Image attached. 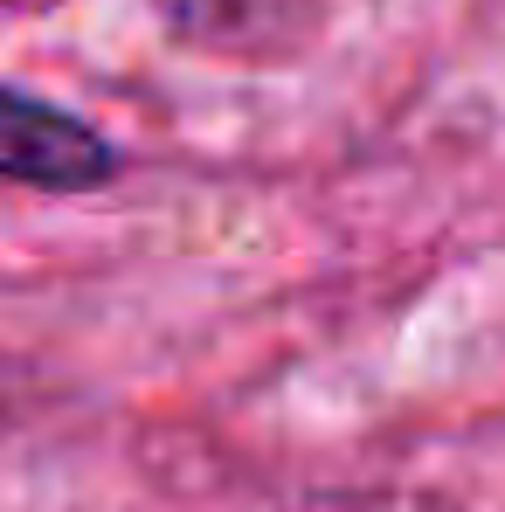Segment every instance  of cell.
Listing matches in <instances>:
<instances>
[{
    "label": "cell",
    "mask_w": 505,
    "mask_h": 512,
    "mask_svg": "<svg viewBox=\"0 0 505 512\" xmlns=\"http://www.w3.org/2000/svg\"><path fill=\"white\" fill-rule=\"evenodd\" d=\"M118 167V153L90 132L84 118L0 84V180L42 187V194H90Z\"/></svg>",
    "instance_id": "cell-1"
},
{
    "label": "cell",
    "mask_w": 505,
    "mask_h": 512,
    "mask_svg": "<svg viewBox=\"0 0 505 512\" xmlns=\"http://www.w3.org/2000/svg\"><path fill=\"white\" fill-rule=\"evenodd\" d=\"M256 512H457L436 492H402V485H339V492H298V499H277V506Z\"/></svg>",
    "instance_id": "cell-2"
}]
</instances>
